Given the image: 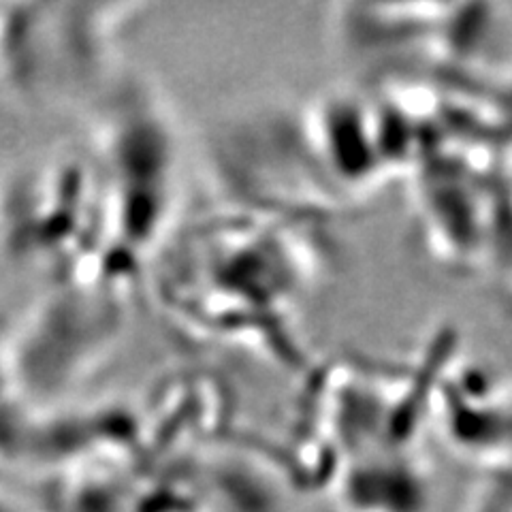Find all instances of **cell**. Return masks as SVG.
Here are the masks:
<instances>
[{"instance_id": "6da1fadb", "label": "cell", "mask_w": 512, "mask_h": 512, "mask_svg": "<svg viewBox=\"0 0 512 512\" xmlns=\"http://www.w3.org/2000/svg\"><path fill=\"white\" fill-rule=\"evenodd\" d=\"M0 512H9V508L3 502H0Z\"/></svg>"}]
</instances>
